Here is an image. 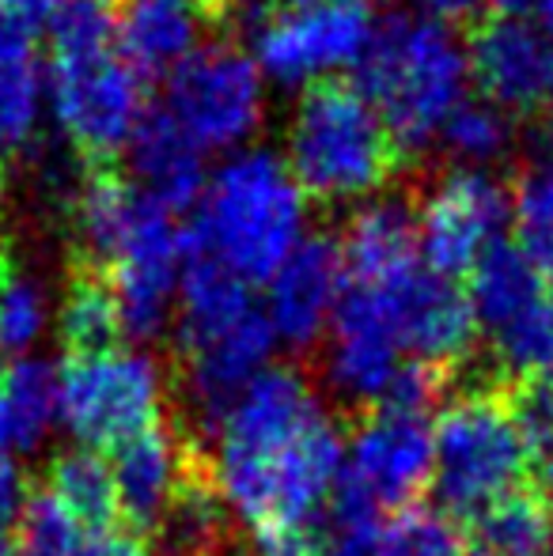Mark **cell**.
Returning a JSON list of instances; mask_svg holds the SVG:
<instances>
[{"instance_id":"cell-1","label":"cell","mask_w":553,"mask_h":556,"mask_svg":"<svg viewBox=\"0 0 553 556\" xmlns=\"http://www.w3.org/2000/svg\"><path fill=\"white\" fill-rule=\"evenodd\" d=\"M213 492L251 530L311 527L334 504L341 435L330 405L296 367L254 375L213 428Z\"/></svg>"},{"instance_id":"cell-2","label":"cell","mask_w":553,"mask_h":556,"mask_svg":"<svg viewBox=\"0 0 553 556\" xmlns=\"http://www.w3.org/2000/svg\"><path fill=\"white\" fill-rule=\"evenodd\" d=\"M361 91L387 125L394 148L420 155L440 140L448 117L466 103L470 61L451 23L425 12H391L376 20L364 50Z\"/></svg>"},{"instance_id":"cell-3","label":"cell","mask_w":553,"mask_h":556,"mask_svg":"<svg viewBox=\"0 0 553 556\" xmlns=\"http://www.w3.org/2000/svg\"><path fill=\"white\" fill-rule=\"evenodd\" d=\"M307 198L280 155L243 148L201 190L193 250L243 285H266L307 239Z\"/></svg>"},{"instance_id":"cell-4","label":"cell","mask_w":553,"mask_h":556,"mask_svg":"<svg viewBox=\"0 0 553 556\" xmlns=\"http://www.w3.org/2000/svg\"><path fill=\"white\" fill-rule=\"evenodd\" d=\"M178 349H183V394L193 420L213 428L239 390L274 364L277 333L251 285L228 277L193 254L178 288Z\"/></svg>"},{"instance_id":"cell-5","label":"cell","mask_w":553,"mask_h":556,"mask_svg":"<svg viewBox=\"0 0 553 556\" xmlns=\"http://www.w3.org/2000/svg\"><path fill=\"white\" fill-rule=\"evenodd\" d=\"M280 144V163L303 198L323 205H364L379 198L399 155L368 99L341 80L315 84L296 99Z\"/></svg>"},{"instance_id":"cell-6","label":"cell","mask_w":553,"mask_h":556,"mask_svg":"<svg viewBox=\"0 0 553 556\" xmlns=\"http://www.w3.org/2000/svg\"><path fill=\"white\" fill-rule=\"evenodd\" d=\"M531 462L504 397L466 390L432 425V484L448 515L478 519L489 504L519 489Z\"/></svg>"},{"instance_id":"cell-7","label":"cell","mask_w":553,"mask_h":556,"mask_svg":"<svg viewBox=\"0 0 553 556\" xmlns=\"http://www.w3.org/2000/svg\"><path fill=\"white\" fill-rule=\"evenodd\" d=\"M167 371L144 349L111 344L80 352L58 371V428L84 451L122 446L160 425Z\"/></svg>"},{"instance_id":"cell-8","label":"cell","mask_w":553,"mask_h":556,"mask_svg":"<svg viewBox=\"0 0 553 556\" xmlns=\"http://www.w3.org/2000/svg\"><path fill=\"white\" fill-rule=\"evenodd\" d=\"M432 484V425L414 413L376 409L341 446L334 507L345 530H372L414 507Z\"/></svg>"},{"instance_id":"cell-9","label":"cell","mask_w":553,"mask_h":556,"mask_svg":"<svg viewBox=\"0 0 553 556\" xmlns=\"http://www.w3.org/2000/svg\"><path fill=\"white\" fill-rule=\"evenodd\" d=\"M376 30L372 0H280L254 15V65L280 88H315L361 65Z\"/></svg>"},{"instance_id":"cell-10","label":"cell","mask_w":553,"mask_h":556,"mask_svg":"<svg viewBox=\"0 0 553 556\" xmlns=\"http://www.w3.org/2000/svg\"><path fill=\"white\" fill-rule=\"evenodd\" d=\"M171 122L201 152H243L266 117V76L239 46L209 42L167 76Z\"/></svg>"},{"instance_id":"cell-11","label":"cell","mask_w":553,"mask_h":556,"mask_svg":"<svg viewBox=\"0 0 553 556\" xmlns=\"http://www.w3.org/2000/svg\"><path fill=\"white\" fill-rule=\"evenodd\" d=\"M46 99L61 137L88 160L126 152L148 117L144 76H137L118 50L50 58Z\"/></svg>"},{"instance_id":"cell-12","label":"cell","mask_w":553,"mask_h":556,"mask_svg":"<svg viewBox=\"0 0 553 556\" xmlns=\"http://www.w3.org/2000/svg\"><path fill=\"white\" fill-rule=\"evenodd\" d=\"M512 220V193L489 170L455 167L425 190L414 208L417 254L440 277L470 273L489 250L504 242Z\"/></svg>"},{"instance_id":"cell-13","label":"cell","mask_w":553,"mask_h":556,"mask_svg":"<svg viewBox=\"0 0 553 556\" xmlns=\"http://www.w3.org/2000/svg\"><path fill=\"white\" fill-rule=\"evenodd\" d=\"M106 273L118 303L122 337L152 341L167 330L186 273V235L178 231L175 213L144 198L134 227L106 262Z\"/></svg>"},{"instance_id":"cell-14","label":"cell","mask_w":553,"mask_h":556,"mask_svg":"<svg viewBox=\"0 0 553 556\" xmlns=\"http://www.w3.org/2000/svg\"><path fill=\"white\" fill-rule=\"evenodd\" d=\"M406 364L384 292L345 285L323 337V379L330 394L349 405H384Z\"/></svg>"},{"instance_id":"cell-15","label":"cell","mask_w":553,"mask_h":556,"mask_svg":"<svg viewBox=\"0 0 553 556\" xmlns=\"http://www.w3.org/2000/svg\"><path fill=\"white\" fill-rule=\"evenodd\" d=\"M368 288L384 292L387 315H391L406 359L443 371V367L458 364L474 352L478 323H474L466 292L451 277H440L420 262L402 277Z\"/></svg>"},{"instance_id":"cell-16","label":"cell","mask_w":553,"mask_h":556,"mask_svg":"<svg viewBox=\"0 0 553 556\" xmlns=\"http://www.w3.org/2000/svg\"><path fill=\"white\" fill-rule=\"evenodd\" d=\"M470 80L481 99L508 114H535L553 103V50L539 23L524 15H497L474 30L466 46Z\"/></svg>"},{"instance_id":"cell-17","label":"cell","mask_w":553,"mask_h":556,"mask_svg":"<svg viewBox=\"0 0 553 556\" xmlns=\"http://www.w3.org/2000/svg\"><path fill=\"white\" fill-rule=\"evenodd\" d=\"M341 292H345V269H341L338 242L307 235L266 280V295H262V311L274 326L277 344L311 349L323 341Z\"/></svg>"},{"instance_id":"cell-18","label":"cell","mask_w":553,"mask_h":556,"mask_svg":"<svg viewBox=\"0 0 553 556\" xmlns=\"http://www.w3.org/2000/svg\"><path fill=\"white\" fill-rule=\"evenodd\" d=\"M111 481L118 515H126L134 527H160L163 515L175 507V500L193 481L190 451L171 428H148L122 446H114Z\"/></svg>"},{"instance_id":"cell-19","label":"cell","mask_w":553,"mask_h":556,"mask_svg":"<svg viewBox=\"0 0 553 556\" xmlns=\"http://www.w3.org/2000/svg\"><path fill=\"white\" fill-rule=\"evenodd\" d=\"M345 285H387L414 265L417 254V224L414 208L402 198H372L353 213L345 235L338 242Z\"/></svg>"},{"instance_id":"cell-20","label":"cell","mask_w":553,"mask_h":556,"mask_svg":"<svg viewBox=\"0 0 553 556\" xmlns=\"http://www.w3.org/2000/svg\"><path fill=\"white\" fill-rule=\"evenodd\" d=\"M198 0H118V53L137 76H171L201 50Z\"/></svg>"},{"instance_id":"cell-21","label":"cell","mask_w":553,"mask_h":556,"mask_svg":"<svg viewBox=\"0 0 553 556\" xmlns=\"http://www.w3.org/2000/svg\"><path fill=\"white\" fill-rule=\"evenodd\" d=\"M126 152L134 167V186L148 201H155L167 213L198 205L209 182L205 152L167 114H148Z\"/></svg>"},{"instance_id":"cell-22","label":"cell","mask_w":553,"mask_h":556,"mask_svg":"<svg viewBox=\"0 0 553 556\" xmlns=\"http://www.w3.org/2000/svg\"><path fill=\"white\" fill-rule=\"evenodd\" d=\"M466 277H470V285L463 288L466 303H470L474 323H478V333H486V341L516 326L519 318H527L550 300L546 277L535 269L527 250L512 247V242L489 250Z\"/></svg>"},{"instance_id":"cell-23","label":"cell","mask_w":553,"mask_h":556,"mask_svg":"<svg viewBox=\"0 0 553 556\" xmlns=\"http://www.w3.org/2000/svg\"><path fill=\"white\" fill-rule=\"evenodd\" d=\"M46 114V65L35 38L0 23V152H27L38 140Z\"/></svg>"},{"instance_id":"cell-24","label":"cell","mask_w":553,"mask_h":556,"mask_svg":"<svg viewBox=\"0 0 553 556\" xmlns=\"http://www.w3.org/2000/svg\"><path fill=\"white\" fill-rule=\"evenodd\" d=\"M144 193L134 182L111 175V170H96L80 182L68 205V224H73V239L88 250L96 262H111L118 242L134 227Z\"/></svg>"},{"instance_id":"cell-25","label":"cell","mask_w":553,"mask_h":556,"mask_svg":"<svg viewBox=\"0 0 553 556\" xmlns=\"http://www.w3.org/2000/svg\"><path fill=\"white\" fill-rule=\"evenodd\" d=\"M0 417L8 446L38 451L58 428V367L27 356L0 371Z\"/></svg>"},{"instance_id":"cell-26","label":"cell","mask_w":553,"mask_h":556,"mask_svg":"<svg viewBox=\"0 0 553 556\" xmlns=\"http://www.w3.org/2000/svg\"><path fill=\"white\" fill-rule=\"evenodd\" d=\"M478 545L486 556L553 553V500L546 492L516 489L478 515Z\"/></svg>"},{"instance_id":"cell-27","label":"cell","mask_w":553,"mask_h":556,"mask_svg":"<svg viewBox=\"0 0 553 556\" xmlns=\"http://www.w3.org/2000/svg\"><path fill=\"white\" fill-rule=\"evenodd\" d=\"M46 496H53L84 530L99 534L106 522L118 515L114 504V481H111V462L99 451H84L73 446L61 458H53L50 481H46Z\"/></svg>"},{"instance_id":"cell-28","label":"cell","mask_w":553,"mask_h":556,"mask_svg":"<svg viewBox=\"0 0 553 556\" xmlns=\"http://www.w3.org/2000/svg\"><path fill=\"white\" fill-rule=\"evenodd\" d=\"M53 326H58L61 341L73 349V356L80 352H99L118 344L122 337V318L114 292L103 277H76L73 285L61 292L58 311H53Z\"/></svg>"},{"instance_id":"cell-29","label":"cell","mask_w":553,"mask_h":556,"mask_svg":"<svg viewBox=\"0 0 553 556\" xmlns=\"http://www.w3.org/2000/svg\"><path fill=\"white\" fill-rule=\"evenodd\" d=\"M436 144L466 170H489L493 163H501L516 144V125L512 114L501 106L486 103V99H466L455 114L448 117V125L440 129Z\"/></svg>"},{"instance_id":"cell-30","label":"cell","mask_w":553,"mask_h":556,"mask_svg":"<svg viewBox=\"0 0 553 556\" xmlns=\"http://www.w3.org/2000/svg\"><path fill=\"white\" fill-rule=\"evenodd\" d=\"M372 556H466V538L443 507H406L368 530Z\"/></svg>"},{"instance_id":"cell-31","label":"cell","mask_w":553,"mask_h":556,"mask_svg":"<svg viewBox=\"0 0 553 556\" xmlns=\"http://www.w3.org/2000/svg\"><path fill=\"white\" fill-rule=\"evenodd\" d=\"M155 530L163 534V556H216L228 530V511L213 484L190 481Z\"/></svg>"},{"instance_id":"cell-32","label":"cell","mask_w":553,"mask_h":556,"mask_svg":"<svg viewBox=\"0 0 553 556\" xmlns=\"http://www.w3.org/2000/svg\"><path fill=\"white\" fill-rule=\"evenodd\" d=\"M53 330L50 288L38 277H4L0 285V356L27 359Z\"/></svg>"},{"instance_id":"cell-33","label":"cell","mask_w":553,"mask_h":556,"mask_svg":"<svg viewBox=\"0 0 553 556\" xmlns=\"http://www.w3.org/2000/svg\"><path fill=\"white\" fill-rule=\"evenodd\" d=\"M20 534V556H84L91 530H84L53 496H35L23 504L15 519Z\"/></svg>"},{"instance_id":"cell-34","label":"cell","mask_w":553,"mask_h":556,"mask_svg":"<svg viewBox=\"0 0 553 556\" xmlns=\"http://www.w3.org/2000/svg\"><path fill=\"white\" fill-rule=\"evenodd\" d=\"M512 417H516L519 440L527 446V462L553 481V375L550 379H531L519 387Z\"/></svg>"},{"instance_id":"cell-35","label":"cell","mask_w":553,"mask_h":556,"mask_svg":"<svg viewBox=\"0 0 553 556\" xmlns=\"http://www.w3.org/2000/svg\"><path fill=\"white\" fill-rule=\"evenodd\" d=\"M512 213L519 216L524 235L550 231L553 227V148L542 152L531 167L519 175V186L512 193Z\"/></svg>"},{"instance_id":"cell-36","label":"cell","mask_w":553,"mask_h":556,"mask_svg":"<svg viewBox=\"0 0 553 556\" xmlns=\"http://www.w3.org/2000/svg\"><path fill=\"white\" fill-rule=\"evenodd\" d=\"M251 556H323L311 527H266L254 530Z\"/></svg>"},{"instance_id":"cell-37","label":"cell","mask_w":553,"mask_h":556,"mask_svg":"<svg viewBox=\"0 0 553 556\" xmlns=\"http://www.w3.org/2000/svg\"><path fill=\"white\" fill-rule=\"evenodd\" d=\"M73 0H0V23L15 30H35V27H50Z\"/></svg>"},{"instance_id":"cell-38","label":"cell","mask_w":553,"mask_h":556,"mask_svg":"<svg viewBox=\"0 0 553 556\" xmlns=\"http://www.w3.org/2000/svg\"><path fill=\"white\" fill-rule=\"evenodd\" d=\"M23 504H27V484H23V473L15 469L12 458H0V534L15 527Z\"/></svg>"},{"instance_id":"cell-39","label":"cell","mask_w":553,"mask_h":556,"mask_svg":"<svg viewBox=\"0 0 553 556\" xmlns=\"http://www.w3.org/2000/svg\"><path fill=\"white\" fill-rule=\"evenodd\" d=\"M84 556H163L160 549H152L148 542L129 534H114V530H99L88 538V549Z\"/></svg>"},{"instance_id":"cell-40","label":"cell","mask_w":553,"mask_h":556,"mask_svg":"<svg viewBox=\"0 0 553 556\" xmlns=\"http://www.w3.org/2000/svg\"><path fill=\"white\" fill-rule=\"evenodd\" d=\"M524 250H527V257L535 262V269H539L546 280H553V227H550V231L524 235Z\"/></svg>"},{"instance_id":"cell-41","label":"cell","mask_w":553,"mask_h":556,"mask_svg":"<svg viewBox=\"0 0 553 556\" xmlns=\"http://www.w3.org/2000/svg\"><path fill=\"white\" fill-rule=\"evenodd\" d=\"M417 4H420V12L432 15V20L451 23V20H458V15H470L474 8L486 4V0H417Z\"/></svg>"},{"instance_id":"cell-42","label":"cell","mask_w":553,"mask_h":556,"mask_svg":"<svg viewBox=\"0 0 553 556\" xmlns=\"http://www.w3.org/2000/svg\"><path fill=\"white\" fill-rule=\"evenodd\" d=\"M323 556H372L368 530H345L330 549H323Z\"/></svg>"},{"instance_id":"cell-43","label":"cell","mask_w":553,"mask_h":556,"mask_svg":"<svg viewBox=\"0 0 553 556\" xmlns=\"http://www.w3.org/2000/svg\"><path fill=\"white\" fill-rule=\"evenodd\" d=\"M489 4L501 8V15H524V12H531V8H539L542 0H489Z\"/></svg>"},{"instance_id":"cell-44","label":"cell","mask_w":553,"mask_h":556,"mask_svg":"<svg viewBox=\"0 0 553 556\" xmlns=\"http://www.w3.org/2000/svg\"><path fill=\"white\" fill-rule=\"evenodd\" d=\"M539 15H542L539 30L546 35V42H550V50H553V0H542V4H539Z\"/></svg>"},{"instance_id":"cell-45","label":"cell","mask_w":553,"mask_h":556,"mask_svg":"<svg viewBox=\"0 0 553 556\" xmlns=\"http://www.w3.org/2000/svg\"><path fill=\"white\" fill-rule=\"evenodd\" d=\"M0 458H8V432H4V417H0Z\"/></svg>"},{"instance_id":"cell-46","label":"cell","mask_w":553,"mask_h":556,"mask_svg":"<svg viewBox=\"0 0 553 556\" xmlns=\"http://www.w3.org/2000/svg\"><path fill=\"white\" fill-rule=\"evenodd\" d=\"M198 4H201V8H205V12H209V8H228L231 0H198Z\"/></svg>"},{"instance_id":"cell-47","label":"cell","mask_w":553,"mask_h":556,"mask_svg":"<svg viewBox=\"0 0 553 556\" xmlns=\"http://www.w3.org/2000/svg\"><path fill=\"white\" fill-rule=\"evenodd\" d=\"M0 556H20V553H15V549H8V545L0 542Z\"/></svg>"},{"instance_id":"cell-48","label":"cell","mask_w":553,"mask_h":556,"mask_svg":"<svg viewBox=\"0 0 553 556\" xmlns=\"http://www.w3.org/2000/svg\"><path fill=\"white\" fill-rule=\"evenodd\" d=\"M0 285H4V262H0Z\"/></svg>"},{"instance_id":"cell-49","label":"cell","mask_w":553,"mask_h":556,"mask_svg":"<svg viewBox=\"0 0 553 556\" xmlns=\"http://www.w3.org/2000/svg\"><path fill=\"white\" fill-rule=\"evenodd\" d=\"M546 556H553V553H546Z\"/></svg>"},{"instance_id":"cell-50","label":"cell","mask_w":553,"mask_h":556,"mask_svg":"<svg viewBox=\"0 0 553 556\" xmlns=\"http://www.w3.org/2000/svg\"><path fill=\"white\" fill-rule=\"evenodd\" d=\"M550 106H553V103H550Z\"/></svg>"}]
</instances>
